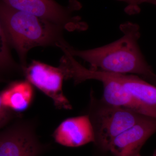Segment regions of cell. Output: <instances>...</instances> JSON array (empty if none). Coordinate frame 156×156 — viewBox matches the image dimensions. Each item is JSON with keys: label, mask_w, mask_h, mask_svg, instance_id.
I'll use <instances>...</instances> for the list:
<instances>
[{"label": "cell", "mask_w": 156, "mask_h": 156, "mask_svg": "<svg viewBox=\"0 0 156 156\" xmlns=\"http://www.w3.org/2000/svg\"><path fill=\"white\" fill-rule=\"evenodd\" d=\"M120 29L122 36L99 48L76 50L65 42H62L58 47L74 57L88 62L91 69L114 73L138 75L156 86V74L146 61L138 45L139 26L127 22L121 24Z\"/></svg>", "instance_id": "1"}, {"label": "cell", "mask_w": 156, "mask_h": 156, "mask_svg": "<svg viewBox=\"0 0 156 156\" xmlns=\"http://www.w3.org/2000/svg\"><path fill=\"white\" fill-rule=\"evenodd\" d=\"M0 16L9 42L24 60L31 49L58 44L60 26L33 14L10 8L0 1Z\"/></svg>", "instance_id": "2"}, {"label": "cell", "mask_w": 156, "mask_h": 156, "mask_svg": "<svg viewBox=\"0 0 156 156\" xmlns=\"http://www.w3.org/2000/svg\"><path fill=\"white\" fill-rule=\"evenodd\" d=\"M91 108L89 116L94 128L95 143L104 151H108L111 143L117 136L146 116L104 102L98 108Z\"/></svg>", "instance_id": "3"}, {"label": "cell", "mask_w": 156, "mask_h": 156, "mask_svg": "<svg viewBox=\"0 0 156 156\" xmlns=\"http://www.w3.org/2000/svg\"><path fill=\"white\" fill-rule=\"evenodd\" d=\"M23 69L27 81L50 97L56 108L71 109V105L62 90L65 77L60 67L34 60Z\"/></svg>", "instance_id": "4"}, {"label": "cell", "mask_w": 156, "mask_h": 156, "mask_svg": "<svg viewBox=\"0 0 156 156\" xmlns=\"http://www.w3.org/2000/svg\"><path fill=\"white\" fill-rule=\"evenodd\" d=\"M84 79L100 81L103 86L102 102L137 113L156 118V113L144 106L125 89L117 79L115 73L100 70L87 69L83 73Z\"/></svg>", "instance_id": "5"}, {"label": "cell", "mask_w": 156, "mask_h": 156, "mask_svg": "<svg viewBox=\"0 0 156 156\" xmlns=\"http://www.w3.org/2000/svg\"><path fill=\"white\" fill-rule=\"evenodd\" d=\"M45 150L30 123H17L0 132V156H39Z\"/></svg>", "instance_id": "6"}, {"label": "cell", "mask_w": 156, "mask_h": 156, "mask_svg": "<svg viewBox=\"0 0 156 156\" xmlns=\"http://www.w3.org/2000/svg\"><path fill=\"white\" fill-rule=\"evenodd\" d=\"M7 6L66 27L69 24H77L79 20L72 17V13L81 6L77 0H72L69 6L63 7L55 0H0Z\"/></svg>", "instance_id": "7"}, {"label": "cell", "mask_w": 156, "mask_h": 156, "mask_svg": "<svg viewBox=\"0 0 156 156\" xmlns=\"http://www.w3.org/2000/svg\"><path fill=\"white\" fill-rule=\"evenodd\" d=\"M156 132V118L145 116L112 140L108 151L113 156H135L146 141Z\"/></svg>", "instance_id": "8"}, {"label": "cell", "mask_w": 156, "mask_h": 156, "mask_svg": "<svg viewBox=\"0 0 156 156\" xmlns=\"http://www.w3.org/2000/svg\"><path fill=\"white\" fill-rule=\"evenodd\" d=\"M58 144L76 147L95 142L94 128L89 115L68 118L62 121L53 134Z\"/></svg>", "instance_id": "9"}, {"label": "cell", "mask_w": 156, "mask_h": 156, "mask_svg": "<svg viewBox=\"0 0 156 156\" xmlns=\"http://www.w3.org/2000/svg\"><path fill=\"white\" fill-rule=\"evenodd\" d=\"M34 95L33 88L28 81L14 82L1 92L3 105L16 112L26 110L32 103Z\"/></svg>", "instance_id": "10"}, {"label": "cell", "mask_w": 156, "mask_h": 156, "mask_svg": "<svg viewBox=\"0 0 156 156\" xmlns=\"http://www.w3.org/2000/svg\"><path fill=\"white\" fill-rule=\"evenodd\" d=\"M115 74L117 79L128 93L156 113V86L137 76Z\"/></svg>", "instance_id": "11"}, {"label": "cell", "mask_w": 156, "mask_h": 156, "mask_svg": "<svg viewBox=\"0 0 156 156\" xmlns=\"http://www.w3.org/2000/svg\"><path fill=\"white\" fill-rule=\"evenodd\" d=\"M9 41L0 16V71L11 67L12 65L9 44Z\"/></svg>", "instance_id": "12"}, {"label": "cell", "mask_w": 156, "mask_h": 156, "mask_svg": "<svg viewBox=\"0 0 156 156\" xmlns=\"http://www.w3.org/2000/svg\"><path fill=\"white\" fill-rule=\"evenodd\" d=\"M12 111L3 105L0 92V129L4 127L13 116Z\"/></svg>", "instance_id": "13"}, {"label": "cell", "mask_w": 156, "mask_h": 156, "mask_svg": "<svg viewBox=\"0 0 156 156\" xmlns=\"http://www.w3.org/2000/svg\"><path fill=\"white\" fill-rule=\"evenodd\" d=\"M119 2L127 3L128 5L127 9L129 11H138V6L142 3H145L147 0H118Z\"/></svg>", "instance_id": "14"}, {"label": "cell", "mask_w": 156, "mask_h": 156, "mask_svg": "<svg viewBox=\"0 0 156 156\" xmlns=\"http://www.w3.org/2000/svg\"><path fill=\"white\" fill-rule=\"evenodd\" d=\"M145 3H150L156 6V0H147Z\"/></svg>", "instance_id": "15"}, {"label": "cell", "mask_w": 156, "mask_h": 156, "mask_svg": "<svg viewBox=\"0 0 156 156\" xmlns=\"http://www.w3.org/2000/svg\"><path fill=\"white\" fill-rule=\"evenodd\" d=\"M135 156H141V155H140V154H137V155ZM153 156H156V151L154 153Z\"/></svg>", "instance_id": "16"}]
</instances>
